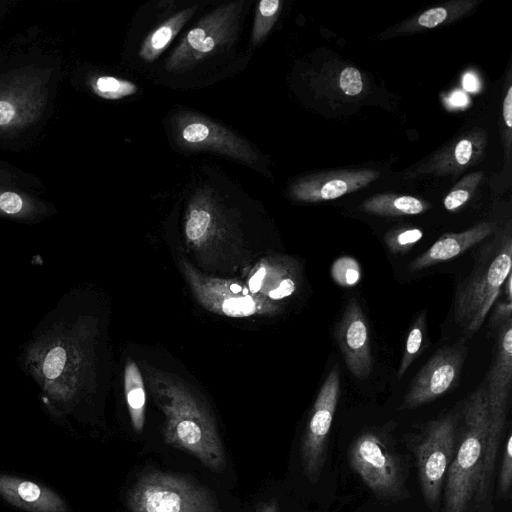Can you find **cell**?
<instances>
[{"label": "cell", "mask_w": 512, "mask_h": 512, "mask_svg": "<svg viewBox=\"0 0 512 512\" xmlns=\"http://www.w3.org/2000/svg\"><path fill=\"white\" fill-rule=\"evenodd\" d=\"M86 292H65L32 329L17 361L55 414L74 412L99 383L101 320Z\"/></svg>", "instance_id": "1"}, {"label": "cell", "mask_w": 512, "mask_h": 512, "mask_svg": "<svg viewBox=\"0 0 512 512\" xmlns=\"http://www.w3.org/2000/svg\"><path fill=\"white\" fill-rule=\"evenodd\" d=\"M512 486V435L508 430L503 444L502 455L497 474V496L509 499Z\"/></svg>", "instance_id": "26"}, {"label": "cell", "mask_w": 512, "mask_h": 512, "mask_svg": "<svg viewBox=\"0 0 512 512\" xmlns=\"http://www.w3.org/2000/svg\"><path fill=\"white\" fill-rule=\"evenodd\" d=\"M426 204L406 195L380 194L367 199L361 209L381 216L416 215L425 211Z\"/></svg>", "instance_id": "22"}, {"label": "cell", "mask_w": 512, "mask_h": 512, "mask_svg": "<svg viewBox=\"0 0 512 512\" xmlns=\"http://www.w3.org/2000/svg\"><path fill=\"white\" fill-rule=\"evenodd\" d=\"M512 381V319L500 326L497 353L488 374L486 388L489 427L483 466V488L487 502H492L493 476L505 432Z\"/></svg>", "instance_id": "7"}, {"label": "cell", "mask_w": 512, "mask_h": 512, "mask_svg": "<svg viewBox=\"0 0 512 512\" xmlns=\"http://www.w3.org/2000/svg\"><path fill=\"white\" fill-rule=\"evenodd\" d=\"M171 127L176 145L184 151L216 153L251 166L261 160L246 140L199 113L177 112Z\"/></svg>", "instance_id": "11"}, {"label": "cell", "mask_w": 512, "mask_h": 512, "mask_svg": "<svg viewBox=\"0 0 512 512\" xmlns=\"http://www.w3.org/2000/svg\"><path fill=\"white\" fill-rule=\"evenodd\" d=\"M331 276L339 286L352 287L361 279V267L356 259L342 256L333 262Z\"/></svg>", "instance_id": "27"}, {"label": "cell", "mask_w": 512, "mask_h": 512, "mask_svg": "<svg viewBox=\"0 0 512 512\" xmlns=\"http://www.w3.org/2000/svg\"><path fill=\"white\" fill-rule=\"evenodd\" d=\"M511 310V302L507 301L499 303L492 314L491 324L494 326L499 324L501 325L503 322L511 318Z\"/></svg>", "instance_id": "34"}, {"label": "cell", "mask_w": 512, "mask_h": 512, "mask_svg": "<svg viewBox=\"0 0 512 512\" xmlns=\"http://www.w3.org/2000/svg\"><path fill=\"white\" fill-rule=\"evenodd\" d=\"M243 1L224 3L203 16L166 60V69L184 73L235 39Z\"/></svg>", "instance_id": "9"}, {"label": "cell", "mask_w": 512, "mask_h": 512, "mask_svg": "<svg viewBox=\"0 0 512 512\" xmlns=\"http://www.w3.org/2000/svg\"><path fill=\"white\" fill-rule=\"evenodd\" d=\"M511 254V240L507 238L497 253L477 268L458 290L454 302L455 321L470 335L482 326L511 273Z\"/></svg>", "instance_id": "10"}, {"label": "cell", "mask_w": 512, "mask_h": 512, "mask_svg": "<svg viewBox=\"0 0 512 512\" xmlns=\"http://www.w3.org/2000/svg\"><path fill=\"white\" fill-rule=\"evenodd\" d=\"M448 17V11L444 7H435L423 12L417 20L419 26L434 28L442 24Z\"/></svg>", "instance_id": "32"}, {"label": "cell", "mask_w": 512, "mask_h": 512, "mask_svg": "<svg viewBox=\"0 0 512 512\" xmlns=\"http://www.w3.org/2000/svg\"><path fill=\"white\" fill-rule=\"evenodd\" d=\"M335 336L350 373L367 377L372 370V355L366 317L356 299L351 298L335 329Z\"/></svg>", "instance_id": "15"}, {"label": "cell", "mask_w": 512, "mask_h": 512, "mask_svg": "<svg viewBox=\"0 0 512 512\" xmlns=\"http://www.w3.org/2000/svg\"><path fill=\"white\" fill-rule=\"evenodd\" d=\"M492 232V224L484 222L459 233L445 234L429 249L415 258L408 265V270L416 272L437 263L451 260L481 242Z\"/></svg>", "instance_id": "19"}, {"label": "cell", "mask_w": 512, "mask_h": 512, "mask_svg": "<svg viewBox=\"0 0 512 512\" xmlns=\"http://www.w3.org/2000/svg\"><path fill=\"white\" fill-rule=\"evenodd\" d=\"M15 116V108L7 101H0V126L8 124Z\"/></svg>", "instance_id": "35"}, {"label": "cell", "mask_w": 512, "mask_h": 512, "mask_svg": "<svg viewBox=\"0 0 512 512\" xmlns=\"http://www.w3.org/2000/svg\"><path fill=\"white\" fill-rule=\"evenodd\" d=\"M256 512H280L278 502L275 499H271L264 503H261Z\"/></svg>", "instance_id": "39"}, {"label": "cell", "mask_w": 512, "mask_h": 512, "mask_svg": "<svg viewBox=\"0 0 512 512\" xmlns=\"http://www.w3.org/2000/svg\"><path fill=\"white\" fill-rule=\"evenodd\" d=\"M379 172L372 170L337 171L307 176L294 182L290 195L298 201L333 200L354 192L375 180Z\"/></svg>", "instance_id": "16"}, {"label": "cell", "mask_w": 512, "mask_h": 512, "mask_svg": "<svg viewBox=\"0 0 512 512\" xmlns=\"http://www.w3.org/2000/svg\"><path fill=\"white\" fill-rule=\"evenodd\" d=\"M124 392L131 425L141 433L145 423L146 393L141 372L133 360L124 368Z\"/></svg>", "instance_id": "21"}, {"label": "cell", "mask_w": 512, "mask_h": 512, "mask_svg": "<svg viewBox=\"0 0 512 512\" xmlns=\"http://www.w3.org/2000/svg\"><path fill=\"white\" fill-rule=\"evenodd\" d=\"M196 11L197 6H192L178 11L162 22L144 39L138 53L139 57L145 62H153L158 58Z\"/></svg>", "instance_id": "20"}, {"label": "cell", "mask_w": 512, "mask_h": 512, "mask_svg": "<svg viewBox=\"0 0 512 512\" xmlns=\"http://www.w3.org/2000/svg\"><path fill=\"white\" fill-rule=\"evenodd\" d=\"M489 427L486 387L466 399L459 414L455 454L449 465L440 512H491L483 488V466Z\"/></svg>", "instance_id": "3"}, {"label": "cell", "mask_w": 512, "mask_h": 512, "mask_svg": "<svg viewBox=\"0 0 512 512\" xmlns=\"http://www.w3.org/2000/svg\"><path fill=\"white\" fill-rule=\"evenodd\" d=\"M463 87L469 92H475L479 88V82L474 74L466 73L463 77Z\"/></svg>", "instance_id": "37"}, {"label": "cell", "mask_w": 512, "mask_h": 512, "mask_svg": "<svg viewBox=\"0 0 512 512\" xmlns=\"http://www.w3.org/2000/svg\"><path fill=\"white\" fill-rule=\"evenodd\" d=\"M425 331L426 312L423 311L417 316L409 329L402 359L397 371L398 379L403 377L413 361L420 355L423 349Z\"/></svg>", "instance_id": "23"}, {"label": "cell", "mask_w": 512, "mask_h": 512, "mask_svg": "<svg viewBox=\"0 0 512 512\" xmlns=\"http://www.w3.org/2000/svg\"><path fill=\"white\" fill-rule=\"evenodd\" d=\"M281 5L279 0H262L258 3L251 36L254 46L263 42L271 31L281 11Z\"/></svg>", "instance_id": "24"}, {"label": "cell", "mask_w": 512, "mask_h": 512, "mask_svg": "<svg viewBox=\"0 0 512 512\" xmlns=\"http://www.w3.org/2000/svg\"><path fill=\"white\" fill-rule=\"evenodd\" d=\"M23 209L22 198L14 192H3L0 195V210L7 215H16Z\"/></svg>", "instance_id": "33"}, {"label": "cell", "mask_w": 512, "mask_h": 512, "mask_svg": "<svg viewBox=\"0 0 512 512\" xmlns=\"http://www.w3.org/2000/svg\"><path fill=\"white\" fill-rule=\"evenodd\" d=\"M480 144L472 137L462 138L452 151V160L458 166H465L479 153Z\"/></svg>", "instance_id": "30"}, {"label": "cell", "mask_w": 512, "mask_h": 512, "mask_svg": "<svg viewBox=\"0 0 512 512\" xmlns=\"http://www.w3.org/2000/svg\"><path fill=\"white\" fill-rule=\"evenodd\" d=\"M149 386L164 415V442L183 450L216 472L226 467L216 423L204 403L186 384L160 371L151 372Z\"/></svg>", "instance_id": "2"}, {"label": "cell", "mask_w": 512, "mask_h": 512, "mask_svg": "<svg viewBox=\"0 0 512 512\" xmlns=\"http://www.w3.org/2000/svg\"><path fill=\"white\" fill-rule=\"evenodd\" d=\"M298 271L288 258L266 257L250 270L246 280L249 291L267 300L278 302L297 289Z\"/></svg>", "instance_id": "17"}, {"label": "cell", "mask_w": 512, "mask_h": 512, "mask_svg": "<svg viewBox=\"0 0 512 512\" xmlns=\"http://www.w3.org/2000/svg\"><path fill=\"white\" fill-rule=\"evenodd\" d=\"M92 88L98 96L110 100L134 95L138 90L133 82L113 76H101L94 79Z\"/></svg>", "instance_id": "25"}, {"label": "cell", "mask_w": 512, "mask_h": 512, "mask_svg": "<svg viewBox=\"0 0 512 512\" xmlns=\"http://www.w3.org/2000/svg\"><path fill=\"white\" fill-rule=\"evenodd\" d=\"M347 460L379 501L393 504L409 498V461L386 431L378 427L360 431L348 445Z\"/></svg>", "instance_id": "4"}, {"label": "cell", "mask_w": 512, "mask_h": 512, "mask_svg": "<svg viewBox=\"0 0 512 512\" xmlns=\"http://www.w3.org/2000/svg\"><path fill=\"white\" fill-rule=\"evenodd\" d=\"M127 503L131 512H220L205 487L162 471L141 475L128 492Z\"/></svg>", "instance_id": "6"}, {"label": "cell", "mask_w": 512, "mask_h": 512, "mask_svg": "<svg viewBox=\"0 0 512 512\" xmlns=\"http://www.w3.org/2000/svg\"><path fill=\"white\" fill-rule=\"evenodd\" d=\"M481 179V173H474L463 178L458 184H456L455 188L450 191V193L444 199V206L447 210L453 211L460 208L463 204H465L470 196L475 186Z\"/></svg>", "instance_id": "29"}, {"label": "cell", "mask_w": 512, "mask_h": 512, "mask_svg": "<svg viewBox=\"0 0 512 512\" xmlns=\"http://www.w3.org/2000/svg\"><path fill=\"white\" fill-rule=\"evenodd\" d=\"M463 360V349L444 347L438 350L414 377L398 409L418 408L451 391L456 386Z\"/></svg>", "instance_id": "13"}, {"label": "cell", "mask_w": 512, "mask_h": 512, "mask_svg": "<svg viewBox=\"0 0 512 512\" xmlns=\"http://www.w3.org/2000/svg\"><path fill=\"white\" fill-rule=\"evenodd\" d=\"M231 225L217 194L208 186L191 196L184 218L187 243L196 249L211 247L230 235Z\"/></svg>", "instance_id": "14"}, {"label": "cell", "mask_w": 512, "mask_h": 512, "mask_svg": "<svg viewBox=\"0 0 512 512\" xmlns=\"http://www.w3.org/2000/svg\"><path fill=\"white\" fill-rule=\"evenodd\" d=\"M339 86L346 95H358L363 88L362 77L359 70L354 67H346L343 69L339 77Z\"/></svg>", "instance_id": "31"}, {"label": "cell", "mask_w": 512, "mask_h": 512, "mask_svg": "<svg viewBox=\"0 0 512 512\" xmlns=\"http://www.w3.org/2000/svg\"><path fill=\"white\" fill-rule=\"evenodd\" d=\"M449 101H450L451 105H453L455 107H461V106H464L467 104L468 99H467V96L463 92L456 91L451 94Z\"/></svg>", "instance_id": "38"}, {"label": "cell", "mask_w": 512, "mask_h": 512, "mask_svg": "<svg viewBox=\"0 0 512 512\" xmlns=\"http://www.w3.org/2000/svg\"><path fill=\"white\" fill-rule=\"evenodd\" d=\"M340 397V371L336 364L322 384L300 442V460L305 477L319 481L326 465L329 435Z\"/></svg>", "instance_id": "12"}, {"label": "cell", "mask_w": 512, "mask_h": 512, "mask_svg": "<svg viewBox=\"0 0 512 512\" xmlns=\"http://www.w3.org/2000/svg\"><path fill=\"white\" fill-rule=\"evenodd\" d=\"M423 237L419 228H399L389 231L385 237V244L392 254L408 252Z\"/></svg>", "instance_id": "28"}, {"label": "cell", "mask_w": 512, "mask_h": 512, "mask_svg": "<svg viewBox=\"0 0 512 512\" xmlns=\"http://www.w3.org/2000/svg\"><path fill=\"white\" fill-rule=\"evenodd\" d=\"M511 273L507 276L504 284L506 286V289L504 290V292L506 293L507 295V301L508 302H511L512 300V289H511V280H512V277H511Z\"/></svg>", "instance_id": "40"}, {"label": "cell", "mask_w": 512, "mask_h": 512, "mask_svg": "<svg viewBox=\"0 0 512 512\" xmlns=\"http://www.w3.org/2000/svg\"><path fill=\"white\" fill-rule=\"evenodd\" d=\"M181 270L197 301L208 311L231 318L275 315L278 302L252 294L247 286L234 279L206 275L181 257Z\"/></svg>", "instance_id": "8"}, {"label": "cell", "mask_w": 512, "mask_h": 512, "mask_svg": "<svg viewBox=\"0 0 512 512\" xmlns=\"http://www.w3.org/2000/svg\"><path fill=\"white\" fill-rule=\"evenodd\" d=\"M458 421V413L448 412L427 422L420 432L404 436L422 498L431 512L441 510L447 471L456 450Z\"/></svg>", "instance_id": "5"}, {"label": "cell", "mask_w": 512, "mask_h": 512, "mask_svg": "<svg viewBox=\"0 0 512 512\" xmlns=\"http://www.w3.org/2000/svg\"><path fill=\"white\" fill-rule=\"evenodd\" d=\"M503 118L508 128H512V86L508 88L503 101Z\"/></svg>", "instance_id": "36"}, {"label": "cell", "mask_w": 512, "mask_h": 512, "mask_svg": "<svg viewBox=\"0 0 512 512\" xmlns=\"http://www.w3.org/2000/svg\"><path fill=\"white\" fill-rule=\"evenodd\" d=\"M0 496L28 512L68 511L66 502L50 488L4 473H0Z\"/></svg>", "instance_id": "18"}]
</instances>
